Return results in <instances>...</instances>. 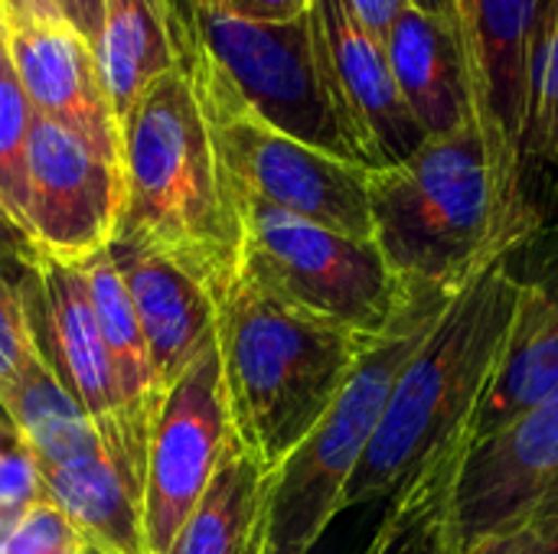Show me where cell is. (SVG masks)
I'll return each mask as SVG.
<instances>
[{"label":"cell","mask_w":558,"mask_h":554,"mask_svg":"<svg viewBox=\"0 0 558 554\" xmlns=\"http://www.w3.org/2000/svg\"><path fill=\"white\" fill-rule=\"evenodd\" d=\"M409 3L432 13V16H438V20H445V23L461 26V0H409Z\"/></svg>","instance_id":"obj_37"},{"label":"cell","mask_w":558,"mask_h":554,"mask_svg":"<svg viewBox=\"0 0 558 554\" xmlns=\"http://www.w3.org/2000/svg\"><path fill=\"white\" fill-rule=\"evenodd\" d=\"M7 59L39 118L69 127L121 170V127L101 85L95 46L72 23L7 26Z\"/></svg>","instance_id":"obj_15"},{"label":"cell","mask_w":558,"mask_h":554,"mask_svg":"<svg viewBox=\"0 0 558 554\" xmlns=\"http://www.w3.org/2000/svg\"><path fill=\"white\" fill-rule=\"evenodd\" d=\"M95 59L108 104L121 127L147 85L180 65L167 0H105Z\"/></svg>","instance_id":"obj_21"},{"label":"cell","mask_w":558,"mask_h":554,"mask_svg":"<svg viewBox=\"0 0 558 554\" xmlns=\"http://www.w3.org/2000/svg\"><path fill=\"white\" fill-rule=\"evenodd\" d=\"M242 271L265 294L379 340L399 313V281L373 238H350L242 196Z\"/></svg>","instance_id":"obj_6"},{"label":"cell","mask_w":558,"mask_h":554,"mask_svg":"<svg viewBox=\"0 0 558 554\" xmlns=\"http://www.w3.org/2000/svg\"><path fill=\"white\" fill-rule=\"evenodd\" d=\"M121 180L111 242L167 258L219 304L242 271V199L180 65L150 82L121 121Z\"/></svg>","instance_id":"obj_1"},{"label":"cell","mask_w":558,"mask_h":554,"mask_svg":"<svg viewBox=\"0 0 558 554\" xmlns=\"http://www.w3.org/2000/svg\"><path fill=\"white\" fill-rule=\"evenodd\" d=\"M65 23H72L92 46L101 36V23H105V0H56Z\"/></svg>","instance_id":"obj_34"},{"label":"cell","mask_w":558,"mask_h":554,"mask_svg":"<svg viewBox=\"0 0 558 554\" xmlns=\"http://www.w3.org/2000/svg\"><path fill=\"white\" fill-rule=\"evenodd\" d=\"M558 395V291L520 281L517 313L497 372L477 408L471 441L487 438Z\"/></svg>","instance_id":"obj_18"},{"label":"cell","mask_w":558,"mask_h":554,"mask_svg":"<svg viewBox=\"0 0 558 554\" xmlns=\"http://www.w3.org/2000/svg\"><path fill=\"white\" fill-rule=\"evenodd\" d=\"M219 3H222V0H196V7H199V10H216Z\"/></svg>","instance_id":"obj_39"},{"label":"cell","mask_w":558,"mask_h":554,"mask_svg":"<svg viewBox=\"0 0 558 554\" xmlns=\"http://www.w3.org/2000/svg\"><path fill=\"white\" fill-rule=\"evenodd\" d=\"M82 554H105V552H98V549H92V545H85V552Z\"/></svg>","instance_id":"obj_41"},{"label":"cell","mask_w":558,"mask_h":554,"mask_svg":"<svg viewBox=\"0 0 558 554\" xmlns=\"http://www.w3.org/2000/svg\"><path fill=\"white\" fill-rule=\"evenodd\" d=\"M20 287L36 353L88 415L105 451L144 487V470L128 441L118 376L82 268L36 251V258L23 268Z\"/></svg>","instance_id":"obj_11"},{"label":"cell","mask_w":558,"mask_h":554,"mask_svg":"<svg viewBox=\"0 0 558 554\" xmlns=\"http://www.w3.org/2000/svg\"><path fill=\"white\" fill-rule=\"evenodd\" d=\"M167 7H170V16H173L180 69L183 72H193V65L203 56V42H199V7H196V0H167Z\"/></svg>","instance_id":"obj_32"},{"label":"cell","mask_w":558,"mask_h":554,"mask_svg":"<svg viewBox=\"0 0 558 554\" xmlns=\"http://www.w3.org/2000/svg\"><path fill=\"white\" fill-rule=\"evenodd\" d=\"M3 26L13 23H46V20H65L56 0H0Z\"/></svg>","instance_id":"obj_36"},{"label":"cell","mask_w":558,"mask_h":554,"mask_svg":"<svg viewBox=\"0 0 558 554\" xmlns=\"http://www.w3.org/2000/svg\"><path fill=\"white\" fill-rule=\"evenodd\" d=\"M3 49H7V26H3V16H0V56H3Z\"/></svg>","instance_id":"obj_40"},{"label":"cell","mask_w":558,"mask_h":554,"mask_svg":"<svg viewBox=\"0 0 558 554\" xmlns=\"http://www.w3.org/2000/svg\"><path fill=\"white\" fill-rule=\"evenodd\" d=\"M461 554H558V513L494 535Z\"/></svg>","instance_id":"obj_30"},{"label":"cell","mask_w":558,"mask_h":554,"mask_svg":"<svg viewBox=\"0 0 558 554\" xmlns=\"http://www.w3.org/2000/svg\"><path fill=\"white\" fill-rule=\"evenodd\" d=\"M43 496L105 554H147L144 487L108 451L43 470Z\"/></svg>","instance_id":"obj_19"},{"label":"cell","mask_w":558,"mask_h":554,"mask_svg":"<svg viewBox=\"0 0 558 554\" xmlns=\"http://www.w3.org/2000/svg\"><path fill=\"white\" fill-rule=\"evenodd\" d=\"M553 0H461V39L474 124L484 137L500 206L520 242L536 232L523 196V137Z\"/></svg>","instance_id":"obj_9"},{"label":"cell","mask_w":558,"mask_h":554,"mask_svg":"<svg viewBox=\"0 0 558 554\" xmlns=\"http://www.w3.org/2000/svg\"><path fill=\"white\" fill-rule=\"evenodd\" d=\"M523 196L536 222L549 206L558 209V0H553L533 78V104L523 137Z\"/></svg>","instance_id":"obj_25"},{"label":"cell","mask_w":558,"mask_h":554,"mask_svg":"<svg viewBox=\"0 0 558 554\" xmlns=\"http://www.w3.org/2000/svg\"><path fill=\"white\" fill-rule=\"evenodd\" d=\"M461 451L464 444L386 506L379 529L360 554H458L451 542V490Z\"/></svg>","instance_id":"obj_24"},{"label":"cell","mask_w":558,"mask_h":554,"mask_svg":"<svg viewBox=\"0 0 558 554\" xmlns=\"http://www.w3.org/2000/svg\"><path fill=\"white\" fill-rule=\"evenodd\" d=\"M399 291L392 327L363 353L324 421L271 473L265 554H311L337 526L347 483L383 421L396 376L458 297L422 284H399Z\"/></svg>","instance_id":"obj_5"},{"label":"cell","mask_w":558,"mask_h":554,"mask_svg":"<svg viewBox=\"0 0 558 554\" xmlns=\"http://www.w3.org/2000/svg\"><path fill=\"white\" fill-rule=\"evenodd\" d=\"M33 258H36V245L29 232L0 202V264H26Z\"/></svg>","instance_id":"obj_33"},{"label":"cell","mask_w":558,"mask_h":554,"mask_svg":"<svg viewBox=\"0 0 558 554\" xmlns=\"http://www.w3.org/2000/svg\"><path fill=\"white\" fill-rule=\"evenodd\" d=\"M517 300L520 278L510 268V255L490 261L458 291L435 330L396 376L383 421L347 483L343 513L389 506L425 470L471 441Z\"/></svg>","instance_id":"obj_2"},{"label":"cell","mask_w":558,"mask_h":554,"mask_svg":"<svg viewBox=\"0 0 558 554\" xmlns=\"http://www.w3.org/2000/svg\"><path fill=\"white\" fill-rule=\"evenodd\" d=\"M85 281H88V294H92V307L118 376V389H121V405H124V421H128V441L131 451L144 470L147 460V438L160 408V392L154 382V369H150V356H147V343L131 304V294L124 287V278L118 274L108 248L92 255L88 261L78 264Z\"/></svg>","instance_id":"obj_20"},{"label":"cell","mask_w":558,"mask_h":554,"mask_svg":"<svg viewBox=\"0 0 558 554\" xmlns=\"http://www.w3.org/2000/svg\"><path fill=\"white\" fill-rule=\"evenodd\" d=\"M383 46L396 85L425 137H448L474 124L461 26L409 3L392 20Z\"/></svg>","instance_id":"obj_17"},{"label":"cell","mask_w":558,"mask_h":554,"mask_svg":"<svg viewBox=\"0 0 558 554\" xmlns=\"http://www.w3.org/2000/svg\"><path fill=\"white\" fill-rule=\"evenodd\" d=\"M0 411L16 424V431L29 444L39 473L105 451L95 424L78 408V402L62 389V382L43 362L36 346L16 382L0 395Z\"/></svg>","instance_id":"obj_23"},{"label":"cell","mask_w":558,"mask_h":554,"mask_svg":"<svg viewBox=\"0 0 558 554\" xmlns=\"http://www.w3.org/2000/svg\"><path fill=\"white\" fill-rule=\"evenodd\" d=\"M216 343L235 438L275 473L324 421L376 340L239 278L219 300Z\"/></svg>","instance_id":"obj_3"},{"label":"cell","mask_w":558,"mask_h":554,"mask_svg":"<svg viewBox=\"0 0 558 554\" xmlns=\"http://www.w3.org/2000/svg\"><path fill=\"white\" fill-rule=\"evenodd\" d=\"M108 255L131 294L160 398L216 336L219 304L167 258L111 242Z\"/></svg>","instance_id":"obj_16"},{"label":"cell","mask_w":558,"mask_h":554,"mask_svg":"<svg viewBox=\"0 0 558 554\" xmlns=\"http://www.w3.org/2000/svg\"><path fill=\"white\" fill-rule=\"evenodd\" d=\"M311 10L366 170L405 163L428 137L396 85L383 39L360 23L350 0H314Z\"/></svg>","instance_id":"obj_14"},{"label":"cell","mask_w":558,"mask_h":554,"mask_svg":"<svg viewBox=\"0 0 558 554\" xmlns=\"http://www.w3.org/2000/svg\"><path fill=\"white\" fill-rule=\"evenodd\" d=\"M268 490L271 473L235 438L167 554H245L265 519Z\"/></svg>","instance_id":"obj_22"},{"label":"cell","mask_w":558,"mask_h":554,"mask_svg":"<svg viewBox=\"0 0 558 554\" xmlns=\"http://www.w3.org/2000/svg\"><path fill=\"white\" fill-rule=\"evenodd\" d=\"M190 75L219 157L242 196L350 238H373L369 170L268 127L206 52Z\"/></svg>","instance_id":"obj_8"},{"label":"cell","mask_w":558,"mask_h":554,"mask_svg":"<svg viewBox=\"0 0 558 554\" xmlns=\"http://www.w3.org/2000/svg\"><path fill=\"white\" fill-rule=\"evenodd\" d=\"M124 202L114 163L69 127L33 118L26 147V232L39 255L82 264L105 251Z\"/></svg>","instance_id":"obj_13"},{"label":"cell","mask_w":558,"mask_h":554,"mask_svg":"<svg viewBox=\"0 0 558 554\" xmlns=\"http://www.w3.org/2000/svg\"><path fill=\"white\" fill-rule=\"evenodd\" d=\"M235 441L216 336L160 398L144 460L147 554H167Z\"/></svg>","instance_id":"obj_10"},{"label":"cell","mask_w":558,"mask_h":554,"mask_svg":"<svg viewBox=\"0 0 558 554\" xmlns=\"http://www.w3.org/2000/svg\"><path fill=\"white\" fill-rule=\"evenodd\" d=\"M26 264H0V395L16 382L26 359L33 356V333L20 287Z\"/></svg>","instance_id":"obj_29"},{"label":"cell","mask_w":558,"mask_h":554,"mask_svg":"<svg viewBox=\"0 0 558 554\" xmlns=\"http://www.w3.org/2000/svg\"><path fill=\"white\" fill-rule=\"evenodd\" d=\"M39 500H46L39 464L16 424L0 411V522Z\"/></svg>","instance_id":"obj_28"},{"label":"cell","mask_w":558,"mask_h":554,"mask_svg":"<svg viewBox=\"0 0 558 554\" xmlns=\"http://www.w3.org/2000/svg\"><path fill=\"white\" fill-rule=\"evenodd\" d=\"M558 513V395L513 424L468 441L451 490V542L468 552Z\"/></svg>","instance_id":"obj_12"},{"label":"cell","mask_w":558,"mask_h":554,"mask_svg":"<svg viewBox=\"0 0 558 554\" xmlns=\"http://www.w3.org/2000/svg\"><path fill=\"white\" fill-rule=\"evenodd\" d=\"M33 104L16 82V72L0 56V202L23 225L26 219V147L33 131ZM26 229V225H23Z\"/></svg>","instance_id":"obj_26"},{"label":"cell","mask_w":558,"mask_h":554,"mask_svg":"<svg viewBox=\"0 0 558 554\" xmlns=\"http://www.w3.org/2000/svg\"><path fill=\"white\" fill-rule=\"evenodd\" d=\"M373 242L399 284L464 291L523 245L500 206L477 124L428 137L399 167L369 170Z\"/></svg>","instance_id":"obj_4"},{"label":"cell","mask_w":558,"mask_h":554,"mask_svg":"<svg viewBox=\"0 0 558 554\" xmlns=\"http://www.w3.org/2000/svg\"><path fill=\"white\" fill-rule=\"evenodd\" d=\"M85 542L75 526L49 503L39 500L29 509L0 522V554H82Z\"/></svg>","instance_id":"obj_27"},{"label":"cell","mask_w":558,"mask_h":554,"mask_svg":"<svg viewBox=\"0 0 558 554\" xmlns=\"http://www.w3.org/2000/svg\"><path fill=\"white\" fill-rule=\"evenodd\" d=\"M199 42L268 127L366 170L314 10L291 23H248L199 10Z\"/></svg>","instance_id":"obj_7"},{"label":"cell","mask_w":558,"mask_h":554,"mask_svg":"<svg viewBox=\"0 0 558 554\" xmlns=\"http://www.w3.org/2000/svg\"><path fill=\"white\" fill-rule=\"evenodd\" d=\"M265 545H268V509H265V519L258 522V532H255V539H252V545H248V552L245 554H265ZM311 554H324V552H320V545H317Z\"/></svg>","instance_id":"obj_38"},{"label":"cell","mask_w":558,"mask_h":554,"mask_svg":"<svg viewBox=\"0 0 558 554\" xmlns=\"http://www.w3.org/2000/svg\"><path fill=\"white\" fill-rule=\"evenodd\" d=\"M350 7H353V13L360 16V23H363L373 36L386 39L392 20L409 7V0H350Z\"/></svg>","instance_id":"obj_35"},{"label":"cell","mask_w":558,"mask_h":554,"mask_svg":"<svg viewBox=\"0 0 558 554\" xmlns=\"http://www.w3.org/2000/svg\"><path fill=\"white\" fill-rule=\"evenodd\" d=\"M314 0H222L216 10L248 23H291L311 10Z\"/></svg>","instance_id":"obj_31"}]
</instances>
